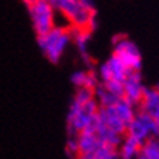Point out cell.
<instances>
[{
	"label": "cell",
	"mask_w": 159,
	"mask_h": 159,
	"mask_svg": "<svg viewBox=\"0 0 159 159\" xmlns=\"http://www.w3.org/2000/svg\"><path fill=\"white\" fill-rule=\"evenodd\" d=\"M142 145L139 140L133 139L130 136L125 134V137H123V142L120 145V149H118V155H120L121 159H136L137 155L140 153L142 150Z\"/></svg>",
	"instance_id": "8fae6325"
},
{
	"label": "cell",
	"mask_w": 159,
	"mask_h": 159,
	"mask_svg": "<svg viewBox=\"0 0 159 159\" xmlns=\"http://www.w3.org/2000/svg\"><path fill=\"white\" fill-rule=\"evenodd\" d=\"M77 145H79V153H92L102 145L95 133L82 131L76 136Z\"/></svg>",
	"instance_id": "4fadbf2b"
},
{
	"label": "cell",
	"mask_w": 159,
	"mask_h": 159,
	"mask_svg": "<svg viewBox=\"0 0 159 159\" xmlns=\"http://www.w3.org/2000/svg\"><path fill=\"white\" fill-rule=\"evenodd\" d=\"M152 117H153L155 123H156V127H158V130H159V110L156 111V112H155V114H153V116H152Z\"/></svg>",
	"instance_id": "7402d4cb"
},
{
	"label": "cell",
	"mask_w": 159,
	"mask_h": 159,
	"mask_svg": "<svg viewBox=\"0 0 159 159\" xmlns=\"http://www.w3.org/2000/svg\"><path fill=\"white\" fill-rule=\"evenodd\" d=\"M69 43H70V34L67 31L57 28H53L45 35L38 37V45L51 63H57L60 60Z\"/></svg>",
	"instance_id": "7a4b0ae2"
},
{
	"label": "cell",
	"mask_w": 159,
	"mask_h": 159,
	"mask_svg": "<svg viewBox=\"0 0 159 159\" xmlns=\"http://www.w3.org/2000/svg\"><path fill=\"white\" fill-rule=\"evenodd\" d=\"M124 85V99L133 104V105H139L143 97V91L145 86L142 83V75L140 72H130L125 77V80L123 82Z\"/></svg>",
	"instance_id": "52a82bcc"
},
{
	"label": "cell",
	"mask_w": 159,
	"mask_h": 159,
	"mask_svg": "<svg viewBox=\"0 0 159 159\" xmlns=\"http://www.w3.org/2000/svg\"><path fill=\"white\" fill-rule=\"evenodd\" d=\"M136 159H146V156H145L143 153H142V152H140V153L137 155V158H136Z\"/></svg>",
	"instance_id": "603a6c76"
},
{
	"label": "cell",
	"mask_w": 159,
	"mask_h": 159,
	"mask_svg": "<svg viewBox=\"0 0 159 159\" xmlns=\"http://www.w3.org/2000/svg\"><path fill=\"white\" fill-rule=\"evenodd\" d=\"M51 6H53V9L60 10V12L67 15L69 18H72L79 10L80 3H79V0H53Z\"/></svg>",
	"instance_id": "2e32d148"
},
{
	"label": "cell",
	"mask_w": 159,
	"mask_h": 159,
	"mask_svg": "<svg viewBox=\"0 0 159 159\" xmlns=\"http://www.w3.org/2000/svg\"><path fill=\"white\" fill-rule=\"evenodd\" d=\"M129 73H130V70L116 56H111V58H108V61L104 63L99 67V77H101L102 82H108V80L124 82Z\"/></svg>",
	"instance_id": "8992f818"
},
{
	"label": "cell",
	"mask_w": 159,
	"mask_h": 159,
	"mask_svg": "<svg viewBox=\"0 0 159 159\" xmlns=\"http://www.w3.org/2000/svg\"><path fill=\"white\" fill-rule=\"evenodd\" d=\"M53 28L63 29V31H70L73 28V22L66 13H63L60 10L54 9L53 12Z\"/></svg>",
	"instance_id": "ac0fdd59"
},
{
	"label": "cell",
	"mask_w": 159,
	"mask_h": 159,
	"mask_svg": "<svg viewBox=\"0 0 159 159\" xmlns=\"http://www.w3.org/2000/svg\"><path fill=\"white\" fill-rule=\"evenodd\" d=\"M104 88L107 91H110L111 93L117 95L118 98L124 97V85L123 82H117V80H108V82H104Z\"/></svg>",
	"instance_id": "ffe728a7"
},
{
	"label": "cell",
	"mask_w": 159,
	"mask_h": 159,
	"mask_svg": "<svg viewBox=\"0 0 159 159\" xmlns=\"http://www.w3.org/2000/svg\"><path fill=\"white\" fill-rule=\"evenodd\" d=\"M112 108H114V111H116L117 117L124 123L125 127H129V124L134 120V117H136L134 105L130 104V102L127 101V99H124V98H120L118 102H117Z\"/></svg>",
	"instance_id": "5bb4252c"
},
{
	"label": "cell",
	"mask_w": 159,
	"mask_h": 159,
	"mask_svg": "<svg viewBox=\"0 0 159 159\" xmlns=\"http://www.w3.org/2000/svg\"><path fill=\"white\" fill-rule=\"evenodd\" d=\"M125 134L139 140L140 143H145L146 140L150 139V137H159V130L156 127L153 117L148 114V112L139 111L136 114L134 120L129 124Z\"/></svg>",
	"instance_id": "5b68a950"
},
{
	"label": "cell",
	"mask_w": 159,
	"mask_h": 159,
	"mask_svg": "<svg viewBox=\"0 0 159 159\" xmlns=\"http://www.w3.org/2000/svg\"><path fill=\"white\" fill-rule=\"evenodd\" d=\"M99 105L97 99L93 98L85 104H79L76 101H72V105L69 108L67 116V130L72 137H76L80 131L86 129L89 123L93 120V117L98 114Z\"/></svg>",
	"instance_id": "6da1fadb"
},
{
	"label": "cell",
	"mask_w": 159,
	"mask_h": 159,
	"mask_svg": "<svg viewBox=\"0 0 159 159\" xmlns=\"http://www.w3.org/2000/svg\"><path fill=\"white\" fill-rule=\"evenodd\" d=\"M70 80L76 88H88L92 91H95L98 88V77L93 72L77 70L70 76Z\"/></svg>",
	"instance_id": "7c38bea8"
},
{
	"label": "cell",
	"mask_w": 159,
	"mask_h": 159,
	"mask_svg": "<svg viewBox=\"0 0 159 159\" xmlns=\"http://www.w3.org/2000/svg\"><path fill=\"white\" fill-rule=\"evenodd\" d=\"M67 152L70 156L76 158V155L79 153V145H77V139L76 137H70L67 142Z\"/></svg>",
	"instance_id": "44dd1931"
},
{
	"label": "cell",
	"mask_w": 159,
	"mask_h": 159,
	"mask_svg": "<svg viewBox=\"0 0 159 159\" xmlns=\"http://www.w3.org/2000/svg\"><path fill=\"white\" fill-rule=\"evenodd\" d=\"M95 99H97L99 108H110V107L116 105L120 98L111 93L110 91H107L104 85H98V88L95 89Z\"/></svg>",
	"instance_id": "9a60e30c"
},
{
	"label": "cell",
	"mask_w": 159,
	"mask_h": 159,
	"mask_svg": "<svg viewBox=\"0 0 159 159\" xmlns=\"http://www.w3.org/2000/svg\"><path fill=\"white\" fill-rule=\"evenodd\" d=\"M93 98H95V91L88 89V88H77L73 101L79 102V104H85V102L91 101V99H93Z\"/></svg>",
	"instance_id": "d6986e66"
},
{
	"label": "cell",
	"mask_w": 159,
	"mask_h": 159,
	"mask_svg": "<svg viewBox=\"0 0 159 159\" xmlns=\"http://www.w3.org/2000/svg\"><path fill=\"white\" fill-rule=\"evenodd\" d=\"M139 105L140 111L153 116L159 110V92L155 88H145L143 97H142V101H140Z\"/></svg>",
	"instance_id": "30bf717a"
},
{
	"label": "cell",
	"mask_w": 159,
	"mask_h": 159,
	"mask_svg": "<svg viewBox=\"0 0 159 159\" xmlns=\"http://www.w3.org/2000/svg\"><path fill=\"white\" fill-rule=\"evenodd\" d=\"M155 89H156V91L159 92V83H158V85H156V86H155Z\"/></svg>",
	"instance_id": "cb8c5ba5"
},
{
	"label": "cell",
	"mask_w": 159,
	"mask_h": 159,
	"mask_svg": "<svg viewBox=\"0 0 159 159\" xmlns=\"http://www.w3.org/2000/svg\"><path fill=\"white\" fill-rule=\"evenodd\" d=\"M43 2H47V3H51L53 0H43Z\"/></svg>",
	"instance_id": "d4e9b609"
},
{
	"label": "cell",
	"mask_w": 159,
	"mask_h": 159,
	"mask_svg": "<svg viewBox=\"0 0 159 159\" xmlns=\"http://www.w3.org/2000/svg\"><path fill=\"white\" fill-rule=\"evenodd\" d=\"M69 34L73 35V39H75V43H76L77 50H79V53L82 56L83 61L89 64V63H91V57H89L88 45H89V41H91V31L73 26V28L69 31Z\"/></svg>",
	"instance_id": "9c48e42d"
},
{
	"label": "cell",
	"mask_w": 159,
	"mask_h": 159,
	"mask_svg": "<svg viewBox=\"0 0 159 159\" xmlns=\"http://www.w3.org/2000/svg\"><path fill=\"white\" fill-rule=\"evenodd\" d=\"M130 72H140L142 67V56L134 43H131L125 37L114 38V54Z\"/></svg>",
	"instance_id": "277c9868"
},
{
	"label": "cell",
	"mask_w": 159,
	"mask_h": 159,
	"mask_svg": "<svg viewBox=\"0 0 159 159\" xmlns=\"http://www.w3.org/2000/svg\"><path fill=\"white\" fill-rule=\"evenodd\" d=\"M142 153L146 159H159V137H150L142 145Z\"/></svg>",
	"instance_id": "e0dca14e"
},
{
	"label": "cell",
	"mask_w": 159,
	"mask_h": 159,
	"mask_svg": "<svg viewBox=\"0 0 159 159\" xmlns=\"http://www.w3.org/2000/svg\"><path fill=\"white\" fill-rule=\"evenodd\" d=\"M37 35H45L53 29V6L43 0H25Z\"/></svg>",
	"instance_id": "3957f363"
},
{
	"label": "cell",
	"mask_w": 159,
	"mask_h": 159,
	"mask_svg": "<svg viewBox=\"0 0 159 159\" xmlns=\"http://www.w3.org/2000/svg\"><path fill=\"white\" fill-rule=\"evenodd\" d=\"M98 118L102 124H105L107 127H110L112 131H116L117 134L120 136H125V131H127V127L124 125V123L117 117L116 111L112 107L110 108H99L98 110Z\"/></svg>",
	"instance_id": "ba28073f"
}]
</instances>
